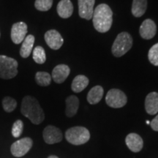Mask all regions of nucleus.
Instances as JSON below:
<instances>
[{"mask_svg": "<svg viewBox=\"0 0 158 158\" xmlns=\"http://www.w3.org/2000/svg\"><path fill=\"white\" fill-rule=\"evenodd\" d=\"M23 123L21 120H16L12 127V135L14 138H19L23 133Z\"/></svg>", "mask_w": 158, "mask_h": 158, "instance_id": "bb28decb", "label": "nucleus"}, {"mask_svg": "<svg viewBox=\"0 0 158 158\" xmlns=\"http://www.w3.org/2000/svg\"><path fill=\"white\" fill-rule=\"evenodd\" d=\"M66 110L65 114L68 117L76 115L79 107V100L76 96L70 95L66 99Z\"/></svg>", "mask_w": 158, "mask_h": 158, "instance_id": "f3484780", "label": "nucleus"}, {"mask_svg": "<svg viewBox=\"0 0 158 158\" xmlns=\"http://www.w3.org/2000/svg\"><path fill=\"white\" fill-rule=\"evenodd\" d=\"M33 145V141L30 138H23L18 140L12 144L10 151L14 157H20L25 155Z\"/></svg>", "mask_w": 158, "mask_h": 158, "instance_id": "0eeeda50", "label": "nucleus"}, {"mask_svg": "<svg viewBox=\"0 0 158 158\" xmlns=\"http://www.w3.org/2000/svg\"><path fill=\"white\" fill-rule=\"evenodd\" d=\"M88 84L89 79L87 77L83 75H78L73 81L71 89L76 93H79L87 87Z\"/></svg>", "mask_w": 158, "mask_h": 158, "instance_id": "6ab92c4d", "label": "nucleus"}, {"mask_svg": "<svg viewBox=\"0 0 158 158\" xmlns=\"http://www.w3.org/2000/svg\"><path fill=\"white\" fill-rule=\"evenodd\" d=\"M78 3L80 17L86 20L92 19L95 0H78Z\"/></svg>", "mask_w": 158, "mask_h": 158, "instance_id": "9b49d317", "label": "nucleus"}, {"mask_svg": "<svg viewBox=\"0 0 158 158\" xmlns=\"http://www.w3.org/2000/svg\"><path fill=\"white\" fill-rule=\"evenodd\" d=\"M18 62L15 59L0 55V78L8 80L18 74Z\"/></svg>", "mask_w": 158, "mask_h": 158, "instance_id": "39448f33", "label": "nucleus"}, {"mask_svg": "<svg viewBox=\"0 0 158 158\" xmlns=\"http://www.w3.org/2000/svg\"><path fill=\"white\" fill-rule=\"evenodd\" d=\"M133 45V38L129 33H120L112 45V54L116 57H121L130 50Z\"/></svg>", "mask_w": 158, "mask_h": 158, "instance_id": "7ed1b4c3", "label": "nucleus"}, {"mask_svg": "<svg viewBox=\"0 0 158 158\" xmlns=\"http://www.w3.org/2000/svg\"><path fill=\"white\" fill-rule=\"evenodd\" d=\"M145 109L149 115L158 113V93L153 92L147 96L145 100Z\"/></svg>", "mask_w": 158, "mask_h": 158, "instance_id": "2eb2a0df", "label": "nucleus"}, {"mask_svg": "<svg viewBox=\"0 0 158 158\" xmlns=\"http://www.w3.org/2000/svg\"><path fill=\"white\" fill-rule=\"evenodd\" d=\"M147 9V0H133L132 13L135 17H141Z\"/></svg>", "mask_w": 158, "mask_h": 158, "instance_id": "412c9836", "label": "nucleus"}, {"mask_svg": "<svg viewBox=\"0 0 158 158\" xmlns=\"http://www.w3.org/2000/svg\"><path fill=\"white\" fill-rule=\"evenodd\" d=\"M148 58L149 62L155 66H158V43L154 45L149 51Z\"/></svg>", "mask_w": 158, "mask_h": 158, "instance_id": "a878e982", "label": "nucleus"}, {"mask_svg": "<svg viewBox=\"0 0 158 158\" xmlns=\"http://www.w3.org/2000/svg\"><path fill=\"white\" fill-rule=\"evenodd\" d=\"M48 158H59L57 156H55V155H51L49 156V157Z\"/></svg>", "mask_w": 158, "mask_h": 158, "instance_id": "c85d7f7f", "label": "nucleus"}, {"mask_svg": "<svg viewBox=\"0 0 158 158\" xmlns=\"http://www.w3.org/2000/svg\"><path fill=\"white\" fill-rule=\"evenodd\" d=\"M33 59L37 64H43L46 61V55L44 48L41 46H37L33 50Z\"/></svg>", "mask_w": 158, "mask_h": 158, "instance_id": "5701e85b", "label": "nucleus"}, {"mask_svg": "<svg viewBox=\"0 0 158 158\" xmlns=\"http://www.w3.org/2000/svg\"><path fill=\"white\" fill-rule=\"evenodd\" d=\"M2 106L4 110L7 113H10L15 109L17 106V102L14 98L10 97H5L2 100Z\"/></svg>", "mask_w": 158, "mask_h": 158, "instance_id": "b1692460", "label": "nucleus"}, {"mask_svg": "<svg viewBox=\"0 0 158 158\" xmlns=\"http://www.w3.org/2000/svg\"><path fill=\"white\" fill-rule=\"evenodd\" d=\"M27 33V25L24 22H18L12 26L10 36L15 44H20L25 39Z\"/></svg>", "mask_w": 158, "mask_h": 158, "instance_id": "1a4fd4ad", "label": "nucleus"}, {"mask_svg": "<svg viewBox=\"0 0 158 158\" xmlns=\"http://www.w3.org/2000/svg\"><path fill=\"white\" fill-rule=\"evenodd\" d=\"M93 25L99 32L105 33L110 29L113 22V12L106 4H100L94 10Z\"/></svg>", "mask_w": 158, "mask_h": 158, "instance_id": "f257e3e1", "label": "nucleus"}, {"mask_svg": "<svg viewBox=\"0 0 158 158\" xmlns=\"http://www.w3.org/2000/svg\"><path fill=\"white\" fill-rule=\"evenodd\" d=\"M35 40V37L32 35H29L25 37V39L22 42L21 49H20V55L21 57L27 58L29 56L31 51H32Z\"/></svg>", "mask_w": 158, "mask_h": 158, "instance_id": "a211bd4d", "label": "nucleus"}, {"mask_svg": "<svg viewBox=\"0 0 158 158\" xmlns=\"http://www.w3.org/2000/svg\"><path fill=\"white\" fill-rule=\"evenodd\" d=\"M45 40L47 45L53 50H58L62 46L64 40L60 33L55 29H51L45 34Z\"/></svg>", "mask_w": 158, "mask_h": 158, "instance_id": "9d476101", "label": "nucleus"}, {"mask_svg": "<svg viewBox=\"0 0 158 158\" xmlns=\"http://www.w3.org/2000/svg\"><path fill=\"white\" fill-rule=\"evenodd\" d=\"M53 0H36L35 7L39 11H48L51 8Z\"/></svg>", "mask_w": 158, "mask_h": 158, "instance_id": "393cba45", "label": "nucleus"}, {"mask_svg": "<svg viewBox=\"0 0 158 158\" xmlns=\"http://www.w3.org/2000/svg\"><path fill=\"white\" fill-rule=\"evenodd\" d=\"M150 125L153 130L158 132V115L156 116L155 118L152 119V121L150 122Z\"/></svg>", "mask_w": 158, "mask_h": 158, "instance_id": "cd10ccee", "label": "nucleus"}, {"mask_svg": "<svg viewBox=\"0 0 158 158\" xmlns=\"http://www.w3.org/2000/svg\"><path fill=\"white\" fill-rule=\"evenodd\" d=\"M58 15L62 19H68L73 13V5L70 0H61L56 7Z\"/></svg>", "mask_w": 158, "mask_h": 158, "instance_id": "dca6fc26", "label": "nucleus"}, {"mask_svg": "<svg viewBox=\"0 0 158 158\" xmlns=\"http://www.w3.org/2000/svg\"><path fill=\"white\" fill-rule=\"evenodd\" d=\"M103 88L100 86H95L91 89L87 94V101L90 104L94 105L98 103L102 100L103 96Z\"/></svg>", "mask_w": 158, "mask_h": 158, "instance_id": "aec40b11", "label": "nucleus"}, {"mask_svg": "<svg viewBox=\"0 0 158 158\" xmlns=\"http://www.w3.org/2000/svg\"><path fill=\"white\" fill-rule=\"evenodd\" d=\"M106 102L110 107L119 108L125 106L127 98L122 91L117 89H112L108 92L106 97Z\"/></svg>", "mask_w": 158, "mask_h": 158, "instance_id": "423d86ee", "label": "nucleus"}, {"mask_svg": "<svg viewBox=\"0 0 158 158\" xmlns=\"http://www.w3.org/2000/svg\"><path fill=\"white\" fill-rule=\"evenodd\" d=\"M43 139L48 144H54L62 141V133L59 128L53 125H48L45 128L43 133Z\"/></svg>", "mask_w": 158, "mask_h": 158, "instance_id": "6e6552de", "label": "nucleus"}, {"mask_svg": "<svg viewBox=\"0 0 158 158\" xmlns=\"http://www.w3.org/2000/svg\"><path fill=\"white\" fill-rule=\"evenodd\" d=\"M21 112L34 124H40L45 118L44 112L38 101L31 96L23 98L21 102Z\"/></svg>", "mask_w": 158, "mask_h": 158, "instance_id": "f03ea898", "label": "nucleus"}, {"mask_svg": "<svg viewBox=\"0 0 158 158\" xmlns=\"http://www.w3.org/2000/svg\"><path fill=\"white\" fill-rule=\"evenodd\" d=\"M70 73V69L66 64H59L52 71L51 78L57 84H62L66 80Z\"/></svg>", "mask_w": 158, "mask_h": 158, "instance_id": "ddd939ff", "label": "nucleus"}, {"mask_svg": "<svg viewBox=\"0 0 158 158\" xmlns=\"http://www.w3.org/2000/svg\"><path fill=\"white\" fill-rule=\"evenodd\" d=\"M139 31L142 38L150 40L155 36L157 32V27L152 20L146 19L141 25Z\"/></svg>", "mask_w": 158, "mask_h": 158, "instance_id": "f8f14e48", "label": "nucleus"}, {"mask_svg": "<svg viewBox=\"0 0 158 158\" xmlns=\"http://www.w3.org/2000/svg\"><path fill=\"white\" fill-rule=\"evenodd\" d=\"M147 124H150V122H149V121H147Z\"/></svg>", "mask_w": 158, "mask_h": 158, "instance_id": "c756f323", "label": "nucleus"}, {"mask_svg": "<svg viewBox=\"0 0 158 158\" xmlns=\"http://www.w3.org/2000/svg\"><path fill=\"white\" fill-rule=\"evenodd\" d=\"M128 149L133 152H139L143 149V141L142 138L136 133H130L125 138Z\"/></svg>", "mask_w": 158, "mask_h": 158, "instance_id": "4468645a", "label": "nucleus"}, {"mask_svg": "<svg viewBox=\"0 0 158 158\" xmlns=\"http://www.w3.org/2000/svg\"><path fill=\"white\" fill-rule=\"evenodd\" d=\"M51 76L46 72H37L35 75V81L39 86H47L51 82Z\"/></svg>", "mask_w": 158, "mask_h": 158, "instance_id": "4be33fe9", "label": "nucleus"}, {"mask_svg": "<svg viewBox=\"0 0 158 158\" xmlns=\"http://www.w3.org/2000/svg\"><path fill=\"white\" fill-rule=\"evenodd\" d=\"M65 138L70 143L78 146L89 141L90 138V133L86 127L77 126L67 130L65 133Z\"/></svg>", "mask_w": 158, "mask_h": 158, "instance_id": "20e7f679", "label": "nucleus"}]
</instances>
